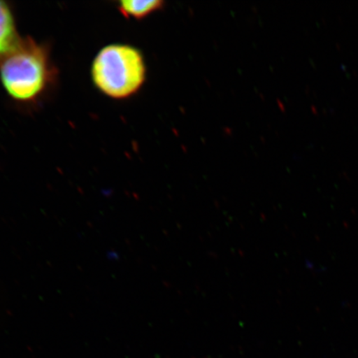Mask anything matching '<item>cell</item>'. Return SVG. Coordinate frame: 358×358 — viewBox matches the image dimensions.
Instances as JSON below:
<instances>
[{
    "label": "cell",
    "instance_id": "3957f363",
    "mask_svg": "<svg viewBox=\"0 0 358 358\" xmlns=\"http://www.w3.org/2000/svg\"><path fill=\"white\" fill-rule=\"evenodd\" d=\"M17 42L12 11L6 2L0 1V57L10 52Z\"/></svg>",
    "mask_w": 358,
    "mask_h": 358
},
{
    "label": "cell",
    "instance_id": "6da1fadb",
    "mask_svg": "<svg viewBox=\"0 0 358 358\" xmlns=\"http://www.w3.org/2000/svg\"><path fill=\"white\" fill-rule=\"evenodd\" d=\"M146 69L140 51L125 44H111L93 61L94 84L107 96L124 99L136 93L145 80Z\"/></svg>",
    "mask_w": 358,
    "mask_h": 358
},
{
    "label": "cell",
    "instance_id": "277c9868",
    "mask_svg": "<svg viewBox=\"0 0 358 358\" xmlns=\"http://www.w3.org/2000/svg\"><path fill=\"white\" fill-rule=\"evenodd\" d=\"M163 4V1H158V0H145V1L124 0L119 3V8L124 16L141 20L159 10Z\"/></svg>",
    "mask_w": 358,
    "mask_h": 358
},
{
    "label": "cell",
    "instance_id": "7a4b0ae2",
    "mask_svg": "<svg viewBox=\"0 0 358 358\" xmlns=\"http://www.w3.org/2000/svg\"><path fill=\"white\" fill-rule=\"evenodd\" d=\"M3 57L0 78L13 99L33 101L47 86L48 64L46 52L32 42H17Z\"/></svg>",
    "mask_w": 358,
    "mask_h": 358
}]
</instances>
